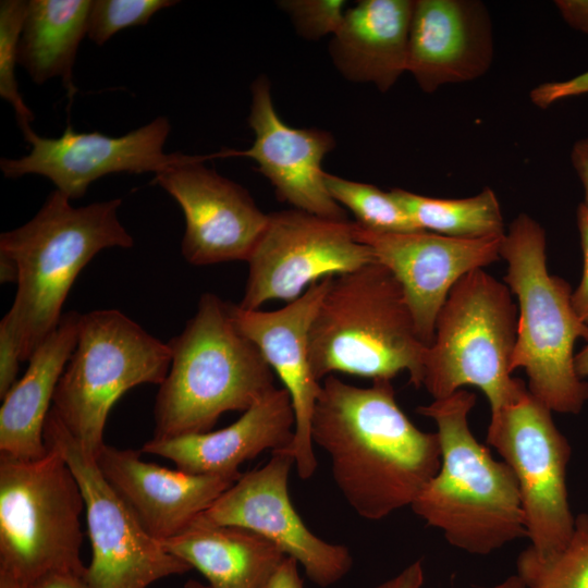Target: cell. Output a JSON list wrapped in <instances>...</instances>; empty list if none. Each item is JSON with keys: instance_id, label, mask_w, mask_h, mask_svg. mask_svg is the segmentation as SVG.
Returning a JSON list of instances; mask_svg holds the SVG:
<instances>
[{"instance_id": "obj_1", "label": "cell", "mask_w": 588, "mask_h": 588, "mask_svg": "<svg viewBox=\"0 0 588 588\" xmlns=\"http://www.w3.org/2000/svg\"><path fill=\"white\" fill-rule=\"evenodd\" d=\"M310 434L329 455L333 480L347 504L368 520L411 506L441 465L438 433L411 421L396 403L391 380L364 388L326 377Z\"/></svg>"}, {"instance_id": "obj_2", "label": "cell", "mask_w": 588, "mask_h": 588, "mask_svg": "<svg viewBox=\"0 0 588 588\" xmlns=\"http://www.w3.org/2000/svg\"><path fill=\"white\" fill-rule=\"evenodd\" d=\"M475 404V393L461 389L417 407L437 425L441 465L411 507L454 548L488 555L526 537V528L515 475L470 430Z\"/></svg>"}, {"instance_id": "obj_3", "label": "cell", "mask_w": 588, "mask_h": 588, "mask_svg": "<svg viewBox=\"0 0 588 588\" xmlns=\"http://www.w3.org/2000/svg\"><path fill=\"white\" fill-rule=\"evenodd\" d=\"M121 198L73 207L58 189L25 224L0 235V253L19 267L17 291L3 317L20 346L22 362L56 329L78 273L101 250L130 248L122 225Z\"/></svg>"}, {"instance_id": "obj_4", "label": "cell", "mask_w": 588, "mask_h": 588, "mask_svg": "<svg viewBox=\"0 0 588 588\" xmlns=\"http://www.w3.org/2000/svg\"><path fill=\"white\" fill-rule=\"evenodd\" d=\"M170 369L154 406V439L210 431L230 411L245 412L274 388L273 370L235 324L231 304L204 293L195 315L168 343Z\"/></svg>"}, {"instance_id": "obj_5", "label": "cell", "mask_w": 588, "mask_h": 588, "mask_svg": "<svg viewBox=\"0 0 588 588\" xmlns=\"http://www.w3.org/2000/svg\"><path fill=\"white\" fill-rule=\"evenodd\" d=\"M426 350L401 284L377 260L332 278L309 330L319 382L335 372L373 381L406 371L420 388Z\"/></svg>"}, {"instance_id": "obj_6", "label": "cell", "mask_w": 588, "mask_h": 588, "mask_svg": "<svg viewBox=\"0 0 588 588\" xmlns=\"http://www.w3.org/2000/svg\"><path fill=\"white\" fill-rule=\"evenodd\" d=\"M546 232L526 213L505 232L500 255L503 278L518 301L512 371L523 368L529 392L552 412L578 414L588 401V383L574 365L577 340L588 342V324L574 309L571 285L547 268Z\"/></svg>"}, {"instance_id": "obj_7", "label": "cell", "mask_w": 588, "mask_h": 588, "mask_svg": "<svg viewBox=\"0 0 588 588\" xmlns=\"http://www.w3.org/2000/svg\"><path fill=\"white\" fill-rule=\"evenodd\" d=\"M518 309L509 286L483 268L463 275L451 289L427 346L421 385L433 400L464 385L479 388L491 413L502 407L522 381L512 377Z\"/></svg>"}, {"instance_id": "obj_8", "label": "cell", "mask_w": 588, "mask_h": 588, "mask_svg": "<svg viewBox=\"0 0 588 588\" xmlns=\"http://www.w3.org/2000/svg\"><path fill=\"white\" fill-rule=\"evenodd\" d=\"M39 458L0 454V569L25 585L54 571L85 574L77 479L56 449Z\"/></svg>"}, {"instance_id": "obj_9", "label": "cell", "mask_w": 588, "mask_h": 588, "mask_svg": "<svg viewBox=\"0 0 588 588\" xmlns=\"http://www.w3.org/2000/svg\"><path fill=\"white\" fill-rule=\"evenodd\" d=\"M171 351L117 309L82 314L76 346L51 408L82 449L96 457L113 404L132 388L161 384Z\"/></svg>"}, {"instance_id": "obj_10", "label": "cell", "mask_w": 588, "mask_h": 588, "mask_svg": "<svg viewBox=\"0 0 588 588\" xmlns=\"http://www.w3.org/2000/svg\"><path fill=\"white\" fill-rule=\"evenodd\" d=\"M551 413L522 381L513 396L491 413L486 439L516 477L526 538L540 554L565 547L576 517L567 491L572 448Z\"/></svg>"}, {"instance_id": "obj_11", "label": "cell", "mask_w": 588, "mask_h": 588, "mask_svg": "<svg viewBox=\"0 0 588 588\" xmlns=\"http://www.w3.org/2000/svg\"><path fill=\"white\" fill-rule=\"evenodd\" d=\"M44 438L68 462L83 493L91 546L84 579L90 588H148L192 569L145 530L52 408Z\"/></svg>"}, {"instance_id": "obj_12", "label": "cell", "mask_w": 588, "mask_h": 588, "mask_svg": "<svg viewBox=\"0 0 588 588\" xmlns=\"http://www.w3.org/2000/svg\"><path fill=\"white\" fill-rule=\"evenodd\" d=\"M242 309L273 299L295 301L314 283L376 261L357 240L355 222L321 218L298 209L269 213L268 224L246 260Z\"/></svg>"}, {"instance_id": "obj_13", "label": "cell", "mask_w": 588, "mask_h": 588, "mask_svg": "<svg viewBox=\"0 0 588 588\" xmlns=\"http://www.w3.org/2000/svg\"><path fill=\"white\" fill-rule=\"evenodd\" d=\"M292 466L291 455L272 453L262 466L242 474L193 524L252 530L302 565L315 585L326 588L350 572L353 559L345 546L321 539L305 525L289 493Z\"/></svg>"}, {"instance_id": "obj_14", "label": "cell", "mask_w": 588, "mask_h": 588, "mask_svg": "<svg viewBox=\"0 0 588 588\" xmlns=\"http://www.w3.org/2000/svg\"><path fill=\"white\" fill-rule=\"evenodd\" d=\"M170 132L171 124L166 117H158L122 136L78 133L68 125L59 137H44L29 128L23 133L30 145L29 152L19 159L2 158L0 170L7 179L42 175L71 200L78 199L93 182L107 174H157L185 161L189 155L166 154Z\"/></svg>"}, {"instance_id": "obj_15", "label": "cell", "mask_w": 588, "mask_h": 588, "mask_svg": "<svg viewBox=\"0 0 588 588\" xmlns=\"http://www.w3.org/2000/svg\"><path fill=\"white\" fill-rule=\"evenodd\" d=\"M215 158L217 152L189 156L155 174L154 180L183 211L181 250L194 266L246 261L269 219L247 189L204 164Z\"/></svg>"}, {"instance_id": "obj_16", "label": "cell", "mask_w": 588, "mask_h": 588, "mask_svg": "<svg viewBox=\"0 0 588 588\" xmlns=\"http://www.w3.org/2000/svg\"><path fill=\"white\" fill-rule=\"evenodd\" d=\"M355 234L401 284L418 335L429 346L438 314L453 285L466 273L499 260L505 233L456 238L424 230L381 233L355 222Z\"/></svg>"}, {"instance_id": "obj_17", "label": "cell", "mask_w": 588, "mask_h": 588, "mask_svg": "<svg viewBox=\"0 0 588 588\" xmlns=\"http://www.w3.org/2000/svg\"><path fill=\"white\" fill-rule=\"evenodd\" d=\"M248 124L255 140L246 150L222 149L218 158L248 157L272 184L277 198L321 218L346 221V213L330 195L321 163L333 149L332 135L323 130L295 128L280 119L265 76L252 84Z\"/></svg>"}, {"instance_id": "obj_18", "label": "cell", "mask_w": 588, "mask_h": 588, "mask_svg": "<svg viewBox=\"0 0 588 588\" xmlns=\"http://www.w3.org/2000/svg\"><path fill=\"white\" fill-rule=\"evenodd\" d=\"M332 278L314 283L298 298L277 310H246L231 304L235 324L256 344L290 394L295 431L284 453L293 458L301 479L311 478L317 468L310 426L321 382L310 366L309 330Z\"/></svg>"}, {"instance_id": "obj_19", "label": "cell", "mask_w": 588, "mask_h": 588, "mask_svg": "<svg viewBox=\"0 0 588 588\" xmlns=\"http://www.w3.org/2000/svg\"><path fill=\"white\" fill-rule=\"evenodd\" d=\"M95 458L145 530L160 542L187 529L240 478L167 468L143 461L140 451L106 443Z\"/></svg>"}, {"instance_id": "obj_20", "label": "cell", "mask_w": 588, "mask_h": 588, "mask_svg": "<svg viewBox=\"0 0 588 588\" xmlns=\"http://www.w3.org/2000/svg\"><path fill=\"white\" fill-rule=\"evenodd\" d=\"M491 56L488 15L479 2L415 1L406 71L425 93L480 76Z\"/></svg>"}, {"instance_id": "obj_21", "label": "cell", "mask_w": 588, "mask_h": 588, "mask_svg": "<svg viewBox=\"0 0 588 588\" xmlns=\"http://www.w3.org/2000/svg\"><path fill=\"white\" fill-rule=\"evenodd\" d=\"M295 431L289 392L273 388L233 424L216 431L151 439L142 452L172 461L176 468L200 475L241 476L238 467L260 453L285 452Z\"/></svg>"}, {"instance_id": "obj_22", "label": "cell", "mask_w": 588, "mask_h": 588, "mask_svg": "<svg viewBox=\"0 0 588 588\" xmlns=\"http://www.w3.org/2000/svg\"><path fill=\"white\" fill-rule=\"evenodd\" d=\"M414 3L362 0L348 9L329 49L339 72L348 81L389 90L406 71Z\"/></svg>"}, {"instance_id": "obj_23", "label": "cell", "mask_w": 588, "mask_h": 588, "mask_svg": "<svg viewBox=\"0 0 588 588\" xmlns=\"http://www.w3.org/2000/svg\"><path fill=\"white\" fill-rule=\"evenodd\" d=\"M82 314L64 313L56 329L29 358L24 376L2 399L0 408V454L16 458H39L48 448L45 424L59 380L76 346Z\"/></svg>"}, {"instance_id": "obj_24", "label": "cell", "mask_w": 588, "mask_h": 588, "mask_svg": "<svg viewBox=\"0 0 588 588\" xmlns=\"http://www.w3.org/2000/svg\"><path fill=\"white\" fill-rule=\"evenodd\" d=\"M160 543L197 569L210 588H268L286 558L271 541L236 526L193 524Z\"/></svg>"}, {"instance_id": "obj_25", "label": "cell", "mask_w": 588, "mask_h": 588, "mask_svg": "<svg viewBox=\"0 0 588 588\" xmlns=\"http://www.w3.org/2000/svg\"><path fill=\"white\" fill-rule=\"evenodd\" d=\"M90 0H30L19 42L17 63L41 85L60 77L72 101L77 88L73 68L88 30Z\"/></svg>"}, {"instance_id": "obj_26", "label": "cell", "mask_w": 588, "mask_h": 588, "mask_svg": "<svg viewBox=\"0 0 588 588\" xmlns=\"http://www.w3.org/2000/svg\"><path fill=\"white\" fill-rule=\"evenodd\" d=\"M391 194L419 230L456 238L505 233L499 200L490 188L460 199L428 197L402 188H393Z\"/></svg>"}, {"instance_id": "obj_27", "label": "cell", "mask_w": 588, "mask_h": 588, "mask_svg": "<svg viewBox=\"0 0 588 588\" xmlns=\"http://www.w3.org/2000/svg\"><path fill=\"white\" fill-rule=\"evenodd\" d=\"M525 588H588V512L575 517L574 531L561 550L540 554L530 546L516 560Z\"/></svg>"}, {"instance_id": "obj_28", "label": "cell", "mask_w": 588, "mask_h": 588, "mask_svg": "<svg viewBox=\"0 0 588 588\" xmlns=\"http://www.w3.org/2000/svg\"><path fill=\"white\" fill-rule=\"evenodd\" d=\"M324 182L332 198L350 209L362 228L381 233L421 231L391 192L327 172Z\"/></svg>"}, {"instance_id": "obj_29", "label": "cell", "mask_w": 588, "mask_h": 588, "mask_svg": "<svg viewBox=\"0 0 588 588\" xmlns=\"http://www.w3.org/2000/svg\"><path fill=\"white\" fill-rule=\"evenodd\" d=\"M27 1L2 0L0 2V96L14 109L22 133L32 128V110L24 102L15 77L17 50Z\"/></svg>"}, {"instance_id": "obj_30", "label": "cell", "mask_w": 588, "mask_h": 588, "mask_svg": "<svg viewBox=\"0 0 588 588\" xmlns=\"http://www.w3.org/2000/svg\"><path fill=\"white\" fill-rule=\"evenodd\" d=\"M172 0H96L93 1L87 36L98 46L118 32L145 25L160 10L176 4Z\"/></svg>"}, {"instance_id": "obj_31", "label": "cell", "mask_w": 588, "mask_h": 588, "mask_svg": "<svg viewBox=\"0 0 588 588\" xmlns=\"http://www.w3.org/2000/svg\"><path fill=\"white\" fill-rule=\"evenodd\" d=\"M279 5L290 15L297 33L306 39L332 36L340 28L345 12L342 0H289Z\"/></svg>"}, {"instance_id": "obj_32", "label": "cell", "mask_w": 588, "mask_h": 588, "mask_svg": "<svg viewBox=\"0 0 588 588\" xmlns=\"http://www.w3.org/2000/svg\"><path fill=\"white\" fill-rule=\"evenodd\" d=\"M22 362L19 342L4 318L0 321V397L5 396L16 382Z\"/></svg>"}, {"instance_id": "obj_33", "label": "cell", "mask_w": 588, "mask_h": 588, "mask_svg": "<svg viewBox=\"0 0 588 588\" xmlns=\"http://www.w3.org/2000/svg\"><path fill=\"white\" fill-rule=\"evenodd\" d=\"M584 94H588V71L564 82L540 84L529 96L534 105L546 109L558 100Z\"/></svg>"}, {"instance_id": "obj_34", "label": "cell", "mask_w": 588, "mask_h": 588, "mask_svg": "<svg viewBox=\"0 0 588 588\" xmlns=\"http://www.w3.org/2000/svg\"><path fill=\"white\" fill-rule=\"evenodd\" d=\"M577 226L580 235L584 265L580 282L572 294V303L579 318L588 324V208L583 204L577 209Z\"/></svg>"}, {"instance_id": "obj_35", "label": "cell", "mask_w": 588, "mask_h": 588, "mask_svg": "<svg viewBox=\"0 0 588 588\" xmlns=\"http://www.w3.org/2000/svg\"><path fill=\"white\" fill-rule=\"evenodd\" d=\"M425 581V573L421 560H417L407 565L403 571L387 579L375 588H421ZM492 588H525L520 578L516 575H510Z\"/></svg>"}, {"instance_id": "obj_36", "label": "cell", "mask_w": 588, "mask_h": 588, "mask_svg": "<svg viewBox=\"0 0 588 588\" xmlns=\"http://www.w3.org/2000/svg\"><path fill=\"white\" fill-rule=\"evenodd\" d=\"M554 3L567 25L588 35V0H556Z\"/></svg>"}, {"instance_id": "obj_37", "label": "cell", "mask_w": 588, "mask_h": 588, "mask_svg": "<svg viewBox=\"0 0 588 588\" xmlns=\"http://www.w3.org/2000/svg\"><path fill=\"white\" fill-rule=\"evenodd\" d=\"M28 588H90L83 575L54 571L35 579Z\"/></svg>"}, {"instance_id": "obj_38", "label": "cell", "mask_w": 588, "mask_h": 588, "mask_svg": "<svg viewBox=\"0 0 588 588\" xmlns=\"http://www.w3.org/2000/svg\"><path fill=\"white\" fill-rule=\"evenodd\" d=\"M268 588H304L303 579L298 573V563L286 556L282 562Z\"/></svg>"}, {"instance_id": "obj_39", "label": "cell", "mask_w": 588, "mask_h": 588, "mask_svg": "<svg viewBox=\"0 0 588 588\" xmlns=\"http://www.w3.org/2000/svg\"><path fill=\"white\" fill-rule=\"evenodd\" d=\"M571 160L584 187L585 199L583 205L588 208V137L574 144Z\"/></svg>"}, {"instance_id": "obj_40", "label": "cell", "mask_w": 588, "mask_h": 588, "mask_svg": "<svg viewBox=\"0 0 588 588\" xmlns=\"http://www.w3.org/2000/svg\"><path fill=\"white\" fill-rule=\"evenodd\" d=\"M0 282L2 284L19 282V267L7 254L0 253Z\"/></svg>"}, {"instance_id": "obj_41", "label": "cell", "mask_w": 588, "mask_h": 588, "mask_svg": "<svg viewBox=\"0 0 588 588\" xmlns=\"http://www.w3.org/2000/svg\"><path fill=\"white\" fill-rule=\"evenodd\" d=\"M574 365L580 378L588 377V344L575 355Z\"/></svg>"}, {"instance_id": "obj_42", "label": "cell", "mask_w": 588, "mask_h": 588, "mask_svg": "<svg viewBox=\"0 0 588 588\" xmlns=\"http://www.w3.org/2000/svg\"><path fill=\"white\" fill-rule=\"evenodd\" d=\"M0 588H28V586L11 574L0 569Z\"/></svg>"}, {"instance_id": "obj_43", "label": "cell", "mask_w": 588, "mask_h": 588, "mask_svg": "<svg viewBox=\"0 0 588 588\" xmlns=\"http://www.w3.org/2000/svg\"><path fill=\"white\" fill-rule=\"evenodd\" d=\"M184 588H210V587L197 580L189 579L185 583Z\"/></svg>"}]
</instances>
